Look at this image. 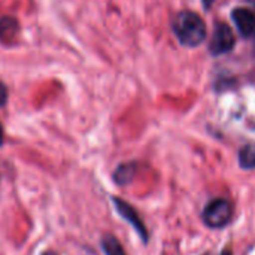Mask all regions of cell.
Listing matches in <instances>:
<instances>
[{"mask_svg": "<svg viewBox=\"0 0 255 255\" xmlns=\"http://www.w3.org/2000/svg\"><path fill=\"white\" fill-rule=\"evenodd\" d=\"M232 205L230 202L224 200V199H217L212 200L206 209H205V221L209 227L212 229H221L224 226H227L232 220Z\"/></svg>", "mask_w": 255, "mask_h": 255, "instance_id": "3", "label": "cell"}, {"mask_svg": "<svg viewBox=\"0 0 255 255\" xmlns=\"http://www.w3.org/2000/svg\"><path fill=\"white\" fill-rule=\"evenodd\" d=\"M111 200H112V205H114L117 214L124 221H127V224H130L133 227V230L137 233V236L140 238V241L143 244H148V241H149V232H148V229H146V226H145L140 214L137 212V209L131 203L126 202L124 199H121L118 196H112Z\"/></svg>", "mask_w": 255, "mask_h": 255, "instance_id": "2", "label": "cell"}, {"mask_svg": "<svg viewBox=\"0 0 255 255\" xmlns=\"http://www.w3.org/2000/svg\"><path fill=\"white\" fill-rule=\"evenodd\" d=\"M3 142H4V131H3V126L0 123V148L3 146Z\"/></svg>", "mask_w": 255, "mask_h": 255, "instance_id": "11", "label": "cell"}, {"mask_svg": "<svg viewBox=\"0 0 255 255\" xmlns=\"http://www.w3.org/2000/svg\"><path fill=\"white\" fill-rule=\"evenodd\" d=\"M221 255H232V254H230V251H227V250H226V251H224Z\"/></svg>", "mask_w": 255, "mask_h": 255, "instance_id": "14", "label": "cell"}, {"mask_svg": "<svg viewBox=\"0 0 255 255\" xmlns=\"http://www.w3.org/2000/svg\"><path fill=\"white\" fill-rule=\"evenodd\" d=\"M7 103V88L6 85L0 81V108H3Z\"/></svg>", "mask_w": 255, "mask_h": 255, "instance_id": "10", "label": "cell"}, {"mask_svg": "<svg viewBox=\"0 0 255 255\" xmlns=\"http://www.w3.org/2000/svg\"><path fill=\"white\" fill-rule=\"evenodd\" d=\"M232 18L242 36H251L255 31V12L247 7H236Z\"/></svg>", "mask_w": 255, "mask_h": 255, "instance_id": "5", "label": "cell"}, {"mask_svg": "<svg viewBox=\"0 0 255 255\" xmlns=\"http://www.w3.org/2000/svg\"><path fill=\"white\" fill-rule=\"evenodd\" d=\"M100 248L105 255H127L120 239L112 233H105L100 238Z\"/></svg>", "mask_w": 255, "mask_h": 255, "instance_id": "8", "label": "cell"}, {"mask_svg": "<svg viewBox=\"0 0 255 255\" xmlns=\"http://www.w3.org/2000/svg\"><path fill=\"white\" fill-rule=\"evenodd\" d=\"M173 31L179 42L185 46H197L206 37V25L200 15L185 10L179 12L173 19Z\"/></svg>", "mask_w": 255, "mask_h": 255, "instance_id": "1", "label": "cell"}, {"mask_svg": "<svg viewBox=\"0 0 255 255\" xmlns=\"http://www.w3.org/2000/svg\"><path fill=\"white\" fill-rule=\"evenodd\" d=\"M40 255H60L58 253H55L54 250H45V251H42Z\"/></svg>", "mask_w": 255, "mask_h": 255, "instance_id": "12", "label": "cell"}, {"mask_svg": "<svg viewBox=\"0 0 255 255\" xmlns=\"http://www.w3.org/2000/svg\"><path fill=\"white\" fill-rule=\"evenodd\" d=\"M19 33V24L13 16L0 18V40L10 43Z\"/></svg>", "mask_w": 255, "mask_h": 255, "instance_id": "7", "label": "cell"}, {"mask_svg": "<svg viewBox=\"0 0 255 255\" xmlns=\"http://www.w3.org/2000/svg\"><path fill=\"white\" fill-rule=\"evenodd\" d=\"M235 42L236 40H235L232 28L227 24L220 22V24H217L212 39H211V52L215 55L229 52L235 46Z\"/></svg>", "mask_w": 255, "mask_h": 255, "instance_id": "4", "label": "cell"}, {"mask_svg": "<svg viewBox=\"0 0 255 255\" xmlns=\"http://www.w3.org/2000/svg\"><path fill=\"white\" fill-rule=\"evenodd\" d=\"M137 172V163L134 161H127V163H121L120 166H117V169L112 173V179L118 187H126L128 185Z\"/></svg>", "mask_w": 255, "mask_h": 255, "instance_id": "6", "label": "cell"}, {"mask_svg": "<svg viewBox=\"0 0 255 255\" xmlns=\"http://www.w3.org/2000/svg\"><path fill=\"white\" fill-rule=\"evenodd\" d=\"M239 160H241V166L245 167V169H255V145H247L242 148L241 151V155H239Z\"/></svg>", "mask_w": 255, "mask_h": 255, "instance_id": "9", "label": "cell"}, {"mask_svg": "<svg viewBox=\"0 0 255 255\" xmlns=\"http://www.w3.org/2000/svg\"><path fill=\"white\" fill-rule=\"evenodd\" d=\"M203 1H205V6H206V7H209V6L212 4V1H214V0H203Z\"/></svg>", "mask_w": 255, "mask_h": 255, "instance_id": "13", "label": "cell"}]
</instances>
